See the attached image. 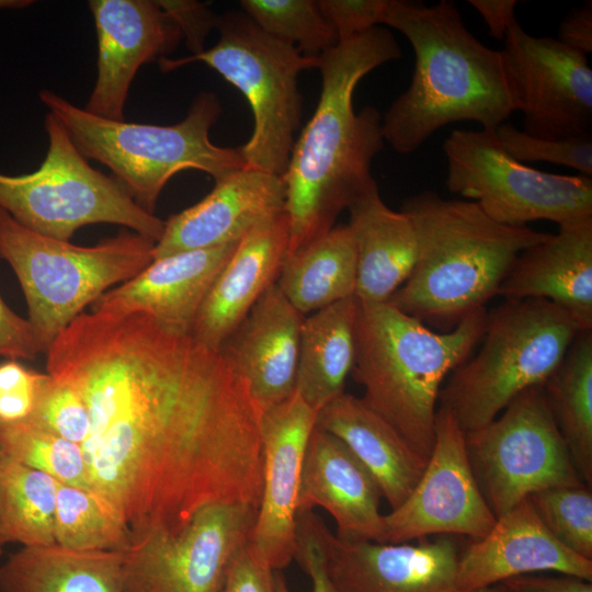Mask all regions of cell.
I'll list each match as a JSON object with an SVG mask.
<instances>
[{
    "label": "cell",
    "mask_w": 592,
    "mask_h": 592,
    "mask_svg": "<svg viewBox=\"0 0 592 592\" xmlns=\"http://www.w3.org/2000/svg\"><path fill=\"white\" fill-rule=\"evenodd\" d=\"M45 353L88 408L91 489L132 536L178 533L210 504L259 508L262 412L221 351L147 314L83 311Z\"/></svg>",
    "instance_id": "cell-1"
},
{
    "label": "cell",
    "mask_w": 592,
    "mask_h": 592,
    "mask_svg": "<svg viewBox=\"0 0 592 592\" xmlns=\"http://www.w3.org/2000/svg\"><path fill=\"white\" fill-rule=\"evenodd\" d=\"M400 57L394 34L382 26L339 42L318 57L319 101L282 177L287 257L329 232L338 216L376 183L371 164L384 147L382 115L373 106L356 113L353 94L367 73Z\"/></svg>",
    "instance_id": "cell-2"
},
{
    "label": "cell",
    "mask_w": 592,
    "mask_h": 592,
    "mask_svg": "<svg viewBox=\"0 0 592 592\" xmlns=\"http://www.w3.org/2000/svg\"><path fill=\"white\" fill-rule=\"evenodd\" d=\"M382 24L400 32L414 53L410 84L382 118L384 140L397 152H413L456 122L494 130L519 111L502 50L474 36L453 1L388 0Z\"/></svg>",
    "instance_id": "cell-3"
},
{
    "label": "cell",
    "mask_w": 592,
    "mask_h": 592,
    "mask_svg": "<svg viewBox=\"0 0 592 592\" xmlns=\"http://www.w3.org/2000/svg\"><path fill=\"white\" fill-rule=\"evenodd\" d=\"M417 257L406 282L387 300L422 322L455 326L483 308L517 255L550 234L488 217L473 201L445 198L431 190L407 197Z\"/></svg>",
    "instance_id": "cell-4"
},
{
    "label": "cell",
    "mask_w": 592,
    "mask_h": 592,
    "mask_svg": "<svg viewBox=\"0 0 592 592\" xmlns=\"http://www.w3.org/2000/svg\"><path fill=\"white\" fill-rule=\"evenodd\" d=\"M487 316L483 307L437 332L388 301H358L352 374L363 388L361 398L425 462L440 391L481 340Z\"/></svg>",
    "instance_id": "cell-5"
},
{
    "label": "cell",
    "mask_w": 592,
    "mask_h": 592,
    "mask_svg": "<svg viewBox=\"0 0 592 592\" xmlns=\"http://www.w3.org/2000/svg\"><path fill=\"white\" fill-rule=\"evenodd\" d=\"M38 96L80 152L106 166L150 214L168 181L179 172L198 170L216 182L246 168L240 147H220L209 139V130L223 111L214 92H200L186 116L173 125L106 119L50 90L39 91Z\"/></svg>",
    "instance_id": "cell-6"
},
{
    "label": "cell",
    "mask_w": 592,
    "mask_h": 592,
    "mask_svg": "<svg viewBox=\"0 0 592 592\" xmlns=\"http://www.w3.org/2000/svg\"><path fill=\"white\" fill-rule=\"evenodd\" d=\"M579 331L547 300H504L488 312L480 349L451 373L439 407L465 433L487 425L521 392L546 382Z\"/></svg>",
    "instance_id": "cell-7"
},
{
    "label": "cell",
    "mask_w": 592,
    "mask_h": 592,
    "mask_svg": "<svg viewBox=\"0 0 592 592\" xmlns=\"http://www.w3.org/2000/svg\"><path fill=\"white\" fill-rule=\"evenodd\" d=\"M155 246L134 231L76 246L34 232L0 208L1 259L20 282L42 352L87 306L147 267Z\"/></svg>",
    "instance_id": "cell-8"
},
{
    "label": "cell",
    "mask_w": 592,
    "mask_h": 592,
    "mask_svg": "<svg viewBox=\"0 0 592 592\" xmlns=\"http://www.w3.org/2000/svg\"><path fill=\"white\" fill-rule=\"evenodd\" d=\"M219 41L182 58L159 59L168 72L201 61L236 87L253 114L250 139L241 146L247 168L283 177L301 118L298 76L317 68L318 57L304 56L295 46L260 29L243 11L218 15Z\"/></svg>",
    "instance_id": "cell-9"
},
{
    "label": "cell",
    "mask_w": 592,
    "mask_h": 592,
    "mask_svg": "<svg viewBox=\"0 0 592 592\" xmlns=\"http://www.w3.org/2000/svg\"><path fill=\"white\" fill-rule=\"evenodd\" d=\"M44 127L48 148L41 167L22 175L0 172V208L57 240L69 241L88 225L114 224L158 242L164 220L141 208L113 177L92 168L49 112Z\"/></svg>",
    "instance_id": "cell-10"
},
{
    "label": "cell",
    "mask_w": 592,
    "mask_h": 592,
    "mask_svg": "<svg viewBox=\"0 0 592 592\" xmlns=\"http://www.w3.org/2000/svg\"><path fill=\"white\" fill-rule=\"evenodd\" d=\"M448 191L473 200L492 220L523 227L592 217V178L544 172L512 158L494 130L454 129L443 144Z\"/></svg>",
    "instance_id": "cell-11"
},
{
    "label": "cell",
    "mask_w": 592,
    "mask_h": 592,
    "mask_svg": "<svg viewBox=\"0 0 592 592\" xmlns=\"http://www.w3.org/2000/svg\"><path fill=\"white\" fill-rule=\"evenodd\" d=\"M465 443L475 478L496 519L538 491L585 485L542 386L524 390L490 423L465 433Z\"/></svg>",
    "instance_id": "cell-12"
},
{
    "label": "cell",
    "mask_w": 592,
    "mask_h": 592,
    "mask_svg": "<svg viewBox=\"0 0 592 592\" xmlns=\"http://www.w3.org/2000/svg\"><path fill=\"white\" fill-rule=\"evenodd\" d=\"M258 509L216 503L179 533L133 535L123 558V592H218L228 565L251 534Z\"/></svg>",
    "instance_id": "cell-13"
},
{
    "label": "cell",
    "mask_w": 592,
    "mask_h": 592,
    "mask_svg": "<svg viewBox=\"0 0 592 592\" xmlns=\"http://www.w3.org/2000/svg\"><path fill=\"white\" fill-rule=\"evenodd\" d=\"M473 473L465 432L439 407L434 443L424 470L408 498L384 515L385 543H407L431 535L483 537L496 523Z\"/></svg>",
    "instance_id": "cell-14"
},
{
    "label": "cell",
    "mask_w": 592,
    "mask_h": 592,
    "mask_svg": "<svg viewBox=\"0 0 592 592\" xmlns=\"http://www.w3.org/2000/svg\"><path fill=\"white\" fill-rule=\"evenodd\" d=\"M502 50L523 113V130L562 139L592 135V68L588 55L557 38L528 34L514 20Z\"/></svg>",
    "instance_id": "cell-15"
},
{
    "label": "cell",
    "mask_w": 592,
    "mask_h": 592,
    "mask_svg": "<svg viewBox=\"0 0 592 592\" xmlns=\"http://www.w3.org/2000/svg\"><path fill=\"white\" fill-rule=\"evenodd\" d=\"M316 417L296 391L261 414L262 486L249 542L273 570L295 557L301 467Z\"/></svg>",
    "instance_id": "cell-16"
},
{
    "label": "cell",
    "mask_w": 592,
    "mask_h": 592,
    "mask_svg": "<svg viewBox=\"0 0 592 592\" xmlns=\"http://www.w3.org/2000/svg\"><path fill=\"white\" fill-rule=\"evenodd\" d=\"M311 522L337 592H458L459 553L447 537L418 544L348 540L314 511Z\"/></svg>",
    "instance_id": "cell-17"
},
{
    "label": "cell",
    "mask_w": 592,
    "mask_h": 592,
    "mask_svg": "<svg viewBox=\"0 0 592 592\" xmlns=\"http://www.w3.org/2000/svg\"><path fill=\"white\" fill-rule=\"evenodd\" d=\"M98 36L96 80L83 107L124 121L130 84L146 62L175 50L183 39L173 18L153 0H90Z\"/></svg>",
    "instance_id": "cell-18"
},
{
    "label": "cell",
    "mask_w": 592,
    "mask_h": 592,
    "mask_svg": "<svg viewBox=\"0 0 592 592\" xmlns=\"http://www.w3.org/2000/svg\"><path fill=\"white\" fill-rule=\"evenodd\" d=\"M282 177L242 168L215 182L198 203L164 220L153 260L238 242L260 223L284 212Z\"/></svg>",
    "instance_id": "cell-19"
},
{
    "label": "cell",
    "mask_w": 592,
    "mask_h": 592,
    "mask_svg": "<svg viewBox=\"0 0 592 592\" xmlns=\"http://www.w3.org/2000/svg\"><path fill=\"white\" fill-rule=\"evenodd\" d=\"M540 571L591 581L592 560L559 543L527 498L497 517L488 534L459 554L456 588L469 592Z\"/></svg>",
    "instance_id": "cell-20"
},
{
    "label": "cell",
    "mask_w": 592,
    "mask_h": 592,
    "mask_svg": "<svg viewBox=\"0 0 592 592\" xmlns=\"http://www.w3.org/2000/svg\"><path fill=\"white\" fill-rule=\"evenodd\" d=\"M238 242L156 259L133 278L102 294L91 311L143 312L169 329L191 333L203 301Z\"/></svg>",
    "instance_id": "cell-21"
},
{
    "label": "cell",
    "mask_w": 592,
    "mask_h": 592,
    "mask_svg": "<svg viewBox=\"0 0 592 592\" xmlns=\"http://www.w3.org/2000/svg\"><path fill=\"white\" fill-rule=\"evenodd\" d=\"M380 489L349 447L315 426L300 476L298 512L325 509L334 520L338 537L385 543Z\"/></svg>",
    "instance_id": "cell-22"
},
{
    "label": "cell",
    "mask_w": 592,
    "mask_h": 592,
    "mask_svg": "<svg viewBox=\"0 0 592 592\" xmlns=\"http://www.w3.org/2000/svg\"><path fill=\"white\" fill-rule=\"evenodd\" d=\"M288 241L285 212L260 223L240 239L198 310L191 331L197 341L221 350L255 303L277 282Z\"/></svg>",
    "instance_id": "cell-23"
},
{
    "label": "cell",
    "mask_w": 592,
    "mask_h": 592,
    "mask_svg": "<svg viewBox=\"0 0 592 592\" xmlns=\"http://www.w3.org/2000/svg\"><path fill=\"white\" fill-rule=\"evenodd\" d=\"M558 226L557 234L517 255L497 295L547 300L580 330H592V217Z\"/></svg>",
    "instance_id": "cell-24"
},
{
    "label": "cell",
    "mask_w": 592,
    "mask_h": 592,
    "mask_svg": "<svg viewBox=\"0 0 592 592\" xmlns=\"http://www.w3.org/2000/svg\"><path fill=\"white\" fill-rule=\"evenodd\" d=\"M304 318L275 283L220 350L247 382L261 412L295 392Z\"/></svg>",
    "instance_id": "cell-25"
},
{
    "label": "cell",
    "mask_w": 592,
    "mask_h": 592,
    "mask_svg": "<svg viewBox=\"0 0 592 592\" xmlns=\"http://www.w3.org/2000/svg\"><path fill=\"white\" fill-rule=\"evenodd\" d=\"M316 428L340 441L375 478L391 510L398 508L419 481L426 462L363 400L343 392L322 407Z\"/></svg>",
    "instance_id": "cell-26"
},
{
    "label": "cell",
    "mask_w": 592,
    "mask_h": 592,
    "mask_svg": "<svg viewBox=\"0 0 592 592\" xmlns=\"http://www.w3.org/2000/svg\"><path fill=\"white\" fill-rule=\"evenodd\" d=\"M356 252L355 297L384 303L406 282L417 257L412 224L382 200L377 183L348 208Z\"/></svg>",
    "instance_id": "cell-27"
},
{
    "label": "cell",
    "mask_w": 592,
    "mask_h": 592,
    "mask_svg": "<svg viewBox=\"0 0 592 592\" xmlns=\"http://www.w3.org/2000/svg\"><path fill=\"white\" fill-rule=\"evenodd\" d=\"M123 558L56 543L22 547L0 565V592H123Z\"/></svg>",
    "instance_id": "cell-28"
},
{
    "label": "cell",
    "mask_w": 592,
    "mask_h": 592,
    "mask_svg": "<svg viewBox=\"0 0 592 592\" xmlns=\"http://www.w3.org/2000/svg\"><path fill=\"white\" fill-rule=\"evenodd\" d=\"M357 308L352 296L303 320L295 391L317 412L344 392L355 362Z\"/></svg>",
    "instance_id": "cell-29"
},
{
    "label": "cell",
    "mask_w": 592,
    "mask_h": 592,
    "mask_svg": "<svg viewBox=\"0 0 592 592\" xmlns=\"http://www.w3.org/2000/svg\"><path fill=\"white\" fill-rule=\"evenodd\" d=\"M276 284L304 316L355 296L356 252L349 225L334 226L286 257Z\"/></svg>",
    "instance_id": "cell-30"
},
{
    "label": "cell",
    "mask_w": 592,
    "mask_h": 592,
    "mask_svg": "<svg viewBox=\"0 0 592 592\" xmlns=\"http://www.w3.org/2000/svg\"><path fill=\"white\" fill-rule=\"evenodd\" d=\"M548 408L583 482L592 486V330L579 331L542 385Z\"/></svg>",
    "instance_id": "cell-31"
},
{
    "label": "cell",
    "mask_w": 592,
    "mask_h": 592,
    "mask_svg": "<svg viewBox=\"0 0 592 592\" xmlns=\"http://www.w3.org/2000/svg\"><path fill=\"white\" fill-rule=\"evenodd\" d=\"M58 481L0 455V540L23 547L55 543Z\"/></svg>",
    "instance_id": "cell-32"
},
{
    "label": "cell",
    "mask_w": 592,
    "mask_h": 592,
    "mask_svg": "<svg viewBox=\"0 0 592 592\" xmlns=\"http://www.w3.org/2000/svg\"><path fill=\"white\" fill-rule=\"evenodd\" d=\"M55 543L80 550H125L132 533L122 515L93 490L58 483Z\"/></svg>",
    "instance_id": "cell-33"
},
{
    "label": "cell",
    "mask_w": 592,
    "mask_h": 592,
    "mask_svg": "<svg viewBox=\"0 0 592 592\" xmlns=\"http://www.w3.org/2000/svg\"><path fill=\"white\" fill-rule=\"evenodd\" d=\"M0 448L13 460L60 483L92 490L81 445L29 420L0 422Z\"/></svg>",
    "instance_id": "cell-34"
},
{
    "label": "cell",
    "mask_w": 592,
    "mask_h": 592,
    "mask_svg": "<svg viewBox=\"0 0 592 592\" xmlns=\"http://www.w3.org/2000/svg\"><path fill=\"white\" fill-rule=\"evenodd\" d=\"M243 12L265 33L319 57L339 42L315 0H241Z\"/></svg>",
    "instance_id": "cell-35"
},
{
    "label": "cell",
    "mask_w": 592,
    "mask_h": 592,
    "mask_svg": "<svg viewBox=\"0 0 592 592\" xmlns=\"http://www.w3.org/2000/svg\"><path fill=\"white\" fill-rule=\"evenodd\" d=\"M549 533L592 560V491L585 485L548 488L528 497Z\"/></svg>",
    "instance_id": "cell-36"
},
{
    "label": "cell",
    "mask_w": 592,
    "mask_h": 592,
    "mask_svg": "<svg viewBox=\"0 0 592 592\" xmlns=\"http://www.w3.org/2000/svg\"><path fill=\"white\" fill-rule=\"evenodd\" d=\"M494 135L501 147L520 162H549L592 178V135L542 138L528 135L508 122L500 124Z\"/></svg>",
    "instance_id": "cell-37"
},
{
    "label": "cell",
    "mask_w": 592,
    "mask_h": 592,
    "mask_svg": "<svg viewBox=\"0 0 592 592\" xmlns=\"http://www.w3.org/2000/svg\"><path fill=\"white\" fill-rule=\"evenodd\" d=\"M25 420L80 445L90 430L89 411L79 392L47 373L39 385L32 413Z\"/></svg>",
    "instance_id": "cell-38"
},
{
    "label": "cell",
    "mask_w": 592,
    "mask_h": 592,
    "mask_svg": "<svg viewBox=\"0 0 592 592\" xmlns=\"http://www.w3.org/2000/svg\"><path fill=\"white\" fill-rule=\"evenodd\" d=\"M45 374L26 368L16 360L0 363V422L30 417Z\"/></svg>",
    "instance_id": "cell-39"
},
{
    "label": "cell",
    "mask_w": 592,
    "mask_h": 592,
    "mask_svg": "<svg viewBox=\"0 0 592 592\" xmlns=\"http://www.w3.org/2000/svg\"><path fill=\"white\" fill-rule=\"evenodd\" d=\"M317 3L338 42H343L379 26L388 0H318Z\"/></svg>",
    "instance_id": "cell-40"
},
{
    "label": "cell",
    "mask_w": 592,
    "mask_h": 592,
    "mask_svg": "<svg viewBox=\"0 0 592 592\" xmlns=\"http://www.w3.org/2000/svg\"><path fill=\"white\" fill-rule=\"evenodd\" d=\"M294 559L309 577L311 592H337L326 568L325 554L311 522V511L298 512ZM275 591L291 592L284 576L274 571Z\"/></svg>",
    "instance_id": "cell-41"
},
{
    "label": "cell",
    "mask_w": 592,
    "mask_h": 592,
    "mask_svg": "<svg viewBox=\"0 0 592 592\" xmlns=\"http://www.w3.org/2000/svg\"><path fill=\"white\" fill-rule=\"evenodd\" d=\"M274 571L248 540L231 558L218 592H276Z\"/></svg>",
    "instance_id": "cell-42"
},
{
    "label": "cell",
    "mask_w": 592,
    "mask_h": 592,
    "mask_svg": "<svg viewBox=\"0 0 592 592\" xmlns=\"http://www.w3.org/2000/svg\"><path fill=\"white\" fill-rule=\"evenodd\" d=\"M158 2L179 25L192 55L203 52L205 38L216 27L218 15L198 1L160 0Z\"/></svg>",
    "instance_id": "cell-43"
},
{
    "label": "cell",
    "mask_w": 592,
    "mask_h": 592,
    "mask_svg": "<svg viewBox=\"0 0 592 592\" xmlns=\"http://www.w3.org/2000/svg\"><path fill=\"white\" fill-rule=\"evenodd\" d=\"M41 352L30 321L11 310L0 296V356L32 361Z\"/></svg>",
    "instance_id": "cell-44"
},
{
    "label": "cell",
    "mask_w": 592,
    "mask_h": 592,
    "mask_svg": "<svg viewBox=\"0 0 592 592\" xmlns=\"http://www.w3.org/2000/svg\"><path fill=\"white\" fill-rule=\"evenodd\" d=\"M501 583L512 592H592L591 581L565 573L523 574Z\"/></svg>",
    "instance_id": "cell-45"
},
{
    "label": "cell",
    "mask_w": 592,
    "mask_h": 592,
    "mask_svg": "<svg viewBox=\"0 0 592 592\" xmlns=\"http://www.w3.org/2000/svg\"><path fill=\"white\" fill-rule=\"evenodd\" d=\"M557 39L588 55L592 52V1L572 9L561 21Z\"/></svg>",
    "instance_id": "cell-46"
},
{
    "label": "cell",
    "mask_w": 592,
    "mask_h": 592,
    "mask_svg": "<svg viewBox=\"0 0 592 592\" xmlns=\"http://www.w3.org/2000/svg\"><path fill=\"white\" fill-rule=\"evenodd\" d=\"M485 20L489 34L503 41L510 24L516 20V0H468Z\"/></svg>",
    "instance_id": "cell-47"
},
{
    "label": "cell",
    "mask_w": 592,
    "mask_h": 592,
    "mask_svg": "<svg viewBox=\"0 0 592 592\" xmlns=\"http://www.w3.org/2000/svg\"><path fill=\"white\" fill-rule=\"evenodd\" d=\"M32 0H0V10L3 9H23L30 7Z\"/></svg>",
    "instance_id": "cell-48"
},
{
    "label": "cell",
    "mask_w": 592,
    "mask_h": 592,
    "mask_svg": "<svg viewBox=\"0 0 592 592\" xmlns=\"http://www.w3.org/2000/svg\"><path fill=\"white\" fill-rule=\"evenodd\" d=\"M469 592H512L509 588H506L503 583H497L492 585H488L485 588H480L477 590H473Z\"/></svg>",
    "instance_id": "cell-49"
},
{
    "label": "cell",
    "mask_w": 592,
    "mask_h": 592,
    "mask_svg": "<svg viewBox=\"0 0 592 592\" xmlns=\"http://www.w3.org/2000/svg\"><path fill=\"white\" fill-rule=\"evenodd\" d=\"M0 455H1V448H0ZM3 546H4V545H3V544L1 543V540H0V556L2 555Z\"/></svg>",
    "instance_id": "cell-50"
}]
</instances>
